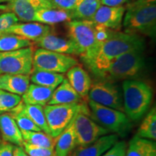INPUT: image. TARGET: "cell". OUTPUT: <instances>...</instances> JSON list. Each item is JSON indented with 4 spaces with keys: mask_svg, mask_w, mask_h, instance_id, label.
Here are the masks:
<instances>
[{
    "mask_svg": "<svg viewBox=\"0 0 156 156\" xmlns=\"http://www.w3.org/2000/svg\"><path fill=\"white\" fill-rule=\"evenodd\" d=\"M144 46L143 39L138 35L113 32L101 44L87 67L95 75L100 76L119 56L135 48Z\"/></svg>",
    "mask_w": 156,
    "mask_h": 156,
    "instance_id": "cell-1",
    "label": "cell"
},
{
    "mask_svg": "<svg viewBox=\"0 0 156 156\" xmlns=\"http://www.w3.org/2000/svg\"><path fill=\"white\" fill-rule=\"evenodd\" d=\"M123 26L124 33L145 35L151 38L155 36L156 5L136 0L128 5Z\"/></svg>",
    "mask_w": 156,
    "mask_h": 156,
    "instance_id": "cell-2",
    "label": "cell"
},
{
    "mask_svg": "<svg viewBox=\"0 0 156 156\" xmlns=\"http://www.w3.org/2000/svg\"><path fill=\"white\" fill-rule=\"evenodd\" d=\"M124 112L131 121L143 117L153 101L152 87L145 82L127 80L122 83Z\"/></svg>",
    "mask_w": 156,
    "mask_h": 156,
    "instance_id": "cell-3",
    "label": "cell"
},
{
    "mask_svg": "<svg viewBox=\"0 0 156 156\" xmlns=\"http://www.w3.org/2000/svg\"><path fill=\"white\" fill-rule=\"evenodd\" d=\"M144 47L135 48L119 56L99 77L107 81L134 80L145 68Z\"/></svg>",
    "mask_w": 156,
    "mask_h": 156,
    "instance_id": "cell-4",
    "label": "cell"
},
{
    "mask_svg": "<svg viewBox=\"0 0 156 156\" xmlns=\"http://www.w3.org/2000/svg\"><path fill=\"white\" fill-rule=\"evenodd\" d=\"M67 28L69 38L77 46L80 56L87 66L100 46L95 23L88 20H73L67 23Z\"/></svg>",
    "mask_w": 156,
    "mask_h": 156,
    "instance_id": "cell-5",
    "label": "cell"
},
{
    "mask_svg": "<svg viewBox=\"0 0 156 156\" xmlns=\"http://www.w3.org/2000/svg\"><path fill=\"white\" fill-rule=\"evenodd\" d=\"M91 118L97 124L115 133L118 136H126L131 130L132 124L124 112L109 108L88 100Z\"/></svg>",
    "mask_w": 156,
    "mask_h": 156,
    "instance_id": "cell-6",
    "label": "cell"
},
{
    "mask_svg": "<svg viewBox=\"0 0 156 156\" xmlns=\"http://www.w3.org/2000/svg\"><path fill=\"white\" fill-rule=\"evenodd\" d=\"M90 109L85 102L74 117L77 146L90 145L98 138L109 134L108 130L90 118Z\"/></svg>",
    "mask_w": 156,
    "mask_h": 156,
    "instance_id": "cell-7",
    "label": "cell"
},
{
    "mask_svg": "<svg viewBox=\"0 0 156 156\" xmlns=\"http://www.w3.org/2000/svg\"><path fill=\"white\" fill-rule=\"evenodd\" d=\"M34 53L32 46L0 52V75H30L33 71Z\"/></svg>",
    "mask_w": 156,
    "mask_h": 156,
    "instance_id": "cell-8",
    "label": "cell"
},
{
    "mask_svg": "<svg viewBox=\"0 0 156 156\" xmlns=\"http://www.w3.org/2000/svg\"><path fill=\"white\" fill-rule=\"evenodd\" d=\"M78 64L73 56L38 48L33 57V70L46 71L56 73H65Z\"/></svg>",
    "mask_w": 156,
    "mask_h": 156,
    "instance_id": "cell-9",
    "label": "cell"
},
{
    "mask_svg": "<svg viewBox=\"0 0 156 156\" xmlns=\"http://www.w3.org/2000/svg\"><path fill=\"white\" fill-rule=\"evenodd\" d=\"M84 103L85 101L73 104L46 105L44 106L45 117L52 137L56 139L64 131Z\"/></svg>",
    "mask_w": 156,
    "mask_h": 156,
    "instance_id": "cell-10",
    "label": "cell"
},
{
    "mask_svg": "<svg viewBox=\"0 0 156 156\" xmlns=\"http://www.w3.org/2000/svg\"><path fill=\"white\" fill-rule=\"evenodd\" d=\"M87 98L102 106L124 112L122 92L113 82L103 80L92 83Z\"/></svg>",
    "mask_w": 156,
    "mask_h": 156,
    "instance_id": "cell-11",
    "label": "cell"
},
{
    "mask_svg": "<svg viewBox=\"0 0 156 156\" xmlns=\"http://www.w3.org/2000/svg\"><path fill=\"white\" fill-rule=\"evenodd\" d=\"M39 48L64 54L80 55V51L75 43L70 39H66L55 35L48 34L36 40Z\"/></svg>",
    "mask_w": 156,
    "mask_h": 156,
    "instance_id": "cell-12",
    "label": "cell"
},
{
    "mask_svg": "<svg viewBox=\"0 0 156 156\" xmlns=\"http://www.w3.org/2000/svg\"><path fill=\"white\" fill-rule=\"evenodd\" d=\"M124 13L125 8L122 6L108 7L101 5L91 20L110 30H117L121 27Z\"/></svg>",
    "mask_w": 156,
    "mask_h": 156,
    "instance_id": "cell-13",
    "label": "cell"
},
{
    "mask_svg": "<svg viewBox=\"0 0 156 156\" xmlns=\"http://www.w3.org/2000/svg\"><path fill=\"white\" fill-rule=\"evenodd\" d=\"M51 27L50 25L41 24L36 22L17 23L12 25L5 30L0 33L2 34H11L22 36L30 41H36L41 37L50 34Z\"/></svg>",
    "mask_w": 156,
    "mask_h": 156,
    "instance_id": "cell-14",
    "label": "cell"
},
{
    "mask_svg": "<svg viewBox=\"0 0 156 156\" xmlns=\"http://www.w3.org/2000/svg\"><path fill=\"white\" fill-rule=\"evenodd\" d=\"M116 134H106L85 146H77L68 156H101L118 141Z\"/></svg>",
    "mask_w": 156,
    "mask_h": 156,
    "instance_id": "cell-15",
    "label": "cell"
},
{
    "mask_svg": "<svg viewBox=\"0 0 156 156\" xmlns=\"http://www.w3.org/2000/svg\"><path fill=\"white\" fill-rule=\"evenodd\" d=\"M7 9L23 22H34L35 13L39 9L44 8L39 0H9Z\"/></svg>",
    "mask_w": 156,
    "mask_h": 156,
    "instance_id": "cell-16",
    "label": "cell"
},
{
    "mask_svg": "<svg viewBox=\"0 0 156 156\" xmlns=\"http://www.w3.org/2000/svg\"><path fill=\"white\" fill-rule=\"evenodd\" d=\"M67 76L71 86L83 100H87L92 85V80L88 73L80 65L77 64L68 70Z\"/></svg>",
    "mask_w": 156,
    "mask_h": 156,
    "instance_id": "cell-17",
    "label": "cell"
},
{
    "mask_svg": "<svg viewBox=\"0 0 156 156\" xmlns=\"http://www.w3.org/2000/svg\"><path fill=\"white\" fill-rule=\"evenodd\" d=\"M0 132L4 141L23 147L24 140L21 131L9 114H0Z\"/></svg>",
    "mask_w": 156,
    "mask_h": 156,
    "instance_id": "cell-18",
    "label": "cell"
},
{
    "mask_svg": "<svg viewBox=\"0 0 156 156\" xmlns=\"http://www.w3.org/2000/svg\"><path fill=\"white\" fill-rule=\"evenodd\" d=\"M84 100L64 78L62 83L56 87L52 93L48 105L73 104L82 103Z\"/></svg>",
    "mask_w": 156,
    "mask_h": 156,
    "instance_id": "cell-19",
    "label": "cell"
},
{
    "mask_svg": "<svg viewBox=\"0 0 156 156\" xmlns=\"http://www.w3.org/2000/svg\"><path fill=\"white\" fill-rule=\"evenodd\" d=\"M30 75H0V90L18 95H23L30 85Z\"/></svg>",
    "mask_w": 156,
    "mask_h": 156,
    "instance_id": "cell-20",
    "label": "cell"
},
{
    "mask_svg": "<svg viewBox=\"0 0 156 156\" xmlns=\"http://www.w3.org/2000/svg\"><path fill=\"white\" fill-rule=\"evenodd\" d=\"M76 146V136L73 118L69 125L56 138V143L54 146L55 155L68 156Z\"/></svg>",
    "mask_w": 156,
    "mask_h": 156,
    "instance_id": "cell-21",
    "label": "cell"
},
{
    "mask_svg": "<svg viewBox=\"0 0 156 156\" xmlns=\"http://www.w3.org/2000/svg\"><path fill=\"white\" fill-rule=\"evenodd\" d=\"M54 90L41 85L30 84L22 96V101L25 104L39 105L45 106L50 101Z\"/></svg>",
    "mask_w": 156,
    "mask_h": 156,
    "instance_id": "cell-22",
    "label": "cell"
},
{
    "mask_svg": "<svg viewBox=\"0 0 156 156\" xmlns=\"http://www.w3.org/2000/svg\"><path fill=\"white\" fill-rule=\"evenodd\" d=\"M72 20L70 11L59 9L41 8L35 13L34 22L44 25H54Z\"/></svg>",
    "mask_w": 156,
    "mask_h": 156,
    "instance_id": "cell-23",
    "label": "cell"
},
{
    "mask_svg": "<svg viewBox=\"0 0 156 156\" xmlns=\"http://www.w3.org/2000/svg\"><path fill=\"white\" fill-rule=\"evenodd\" d=\"M125 156H156V143L135 135L129 142Z\"/></svg>",
    "mask_w": 156,
    "mask_h": 156,
    "instance_id": "cell-24",
    "label": "cell"
},
{
    "mask_svg": "<svg viewBox=\"0 0 156 156\" xmlns=\"http://www.w3.org/2000/svg\"><path fill=\"white\" fill-rule=\"evenodd\" d=\"M18 107L20 110L25 116H28L42 132L50 135L49 128L45 117L44 107L39 105L25 104L23 101L19 103Z\"/></svg>",
    "mask_w": 156,
    "mask_h": 156,
    "instance_id": "cell-25",
    "label": "cell"
},
{
    "mask_svg": "<svg viewBox=\"0 0 156 156\" xmlns=\"http://www.w3.org/2000/svg\"><path fill=\"white\" fill-rule=\"evenodd\" d=\"M101 5V0H77L74 9L70 11L72 19L91 20Z\"/></svg>",
    "mask_w": 156,
    "mask_h": 156,
    "instance_id": "cell-26",
    "label": "cell"
},
{
    "mask_svg": "<svg viewBox=\"0 0 156 156\" xmlns=\"http://www.w3.org/2000/svg\"><path fill=\"white\" fill-rule=\"evenodd\" d=\"M30 75H32L30 77V80L34 84L54 90H55L65 78L62 74L38 70H33Z\"/></svg>",
    "mask_w": 156,
    "mask_h": 156,
    "instance_id": "cell-27",
    "label": "cell"
},
{
    "mask_svg": "<svg viewBox=\"0 0 156 156\" xmlns=\"http://www.w3.org/2000/svg\"><path fill=\"white\" fill-rule=\"evenodd\" d=\"M25 142L38 147L54 149L56 139L44 132L20 130Z\"/></svg>",
    "mask_w": 156,
    "mask_h": 156,
    "instance_id": "cell-28",
    "label": "cell"
},
{
    "mask_svg": "<svg viewBox=\"0 0 156 156\" xmlns=\"http://www.w3.org/2000/svg\"><path fill=\"white\" fill-rule=\"evenodd\" d=\"M32 42L22 36L11 34H0V52L10 51L32 46Z\"/></svg>",
    "mask_w": 156,
    "mask_h": 156,
    "instance_id": "cell-29",
    "label": "cell"
},
{
    "mask_svg": "<svg viewBox=\"0 0 156 156\" xmlns=\"http://www.w3.org/2000/svg\"><path fill=\"white\" fill-rule=\"evenodd\" d=\"M136 136L144 139L155 140L156 139V109L151 108L147 113L138 129Z\"/></svg>",
    "mask_w": 156,
    "mask_h": 156,
    "instance_id": "cell-30",
    "label": "cell"
},
{
    "mask_svg": "<svg viewBox=\"0 0 156 156\" xmlns=\"http://www.w3.org/2000/svg\"><path fill=\"white\" fill-rule=\"evenodd\" d=\"M11 116L14 119L15 122L20 130L25 131H35L41 132V130L31 121L28 116H26L20 110L18 105L12 108L9 113Z\"/></svg>",
    "mask_w": 156,
    "mask_h": 156,
    "instance_id": "cell-31",
    "label": "cell"
},
{
    "mask_svg": "<svg viewBox=\"0 0 156 156\" xmlns=\"http://www.w3.org/2000/svg\"><path fill=\"white\" fill-rule=\"evenodd\" d=\"M22 101L20 95L0 90V114L9 112Z\"/></svg>",
    "mask_w": 156,
    "mask_h": 156,
    "instance_id": "cell-32",
    "label": "cell"
},
{
    "mask_svg": "<svg viewBox=\"0 0 156 156\" xmlns=\"http://www.w3.org/2000/svg\"><path fill=\"white\" fill-rule=\"evenodd\" d=\"M23 146L25 152L28 156H56L54 149L38 147L25 142Z\"/></svg>",
    "mask_w": 156,
    "mask_h": 156,
    "instance_id": "cell-33",
    "label": "cell"
},
{
    "mask_svg": "<svg viewBox=\"0 0 156 156\" xmlns=\"http://www.w3.org/2000/svg\"><path fill=\"white\" fill-rule=\"evenodd\" d=\"M19 19L14 13L8 12L0 15V33L5 30L12 25L17 24Z\"/></svg>",
    "mask_w": 156,
    "mask_h": 156,
    "instance_id": "cell-34",
    "label": "cell"
},
{
    "mask_svg": "<svg viewBox=\"0 0 156 156\" xmlns=\"http://www.w3.org/2000/svg\"><path fill=\"white\" fill-rule=\"evenodd\" d=\"M127 145L124 141H117L101 156H125Z\"/></svg>",
    "mask_w": 156,
    "mask_h": 156,
    "instance_id": "cell-35",
    "label": "cell"
},
{
    "mask_svg": "<svg viewBox=\"0 0 156 156\" xmlns=\"http://www.w3.org/2000/svg\"><path fill=\"white\" fill-rule=\"evenodd\" d=\"M76 1L77 0H52V3L55 9L72 11L75 7Z\"/></svg>",
    "mask_w": 156,
    "mask_h": 156,
    "instance_id": "cell-36",
    "label": "cell"
},
{
    "mask_svg": "<svg viewBox=\"0 0 156 156\" xmlns=\"http://www.w3.org/2000/svg\"><path fill=\"white\" fill-rule=\"evenodd\" d=\"M0 156H13V145L9 142L0 143Z\"/></svg>",
    "mask_w": 156,
    "mask_h": 156,
    "instance_id": "cell-37",
    "label": "cell"
},
{
    "mask_svg": "<svg viewBox=\"0 0 156 156\" xmlns=\"http://www.w3.org/2000/svg\"><path fill=\"white\" fill-rule=\"evenodd\" d=\"M128 0H101V5L108 7H119Z\"/></svg>",
    "mask_w": 156,
    "mask_h": 156,
    "instance_id": "cell-38",
    "label": "cell"
},
{
    "mask_svg": "<svg viewBox=\"0 0 156 156\" xmlns=\"http://www.w3.org/2000/svg\"><path fill=\"white\" fill-rule=\"evenodd\" d=\"M13 156H28L25 153L23 147L13 146Z\"/></svg>",
    "mask_w": 156,
    "mask_h": 156,
    "instance_id": "cell-39",
    "label": "cell"
},
{
    "mask_svg": "<svg viewBox=\"0 0 156 156\" xmlns=\"http://www.w3.org/2000/svg\"><path fill=\"white\" fill-rule=\"evenodd\" d=\"M42 4L44 8L47 9H55L54 7L52 0H39Z\"/></svg>",
    "mask_w": 156,
    "mask_h": 156,
    "instance_id": "cell-40",
    "label": "cell"
},
{
    "mask_svg": "<svg viewBox=\"0 0 156 156\" xmlns=\"http://www.w3.org/2000/svg\"><path fill=\"white\" fill-rule=\"evenodd\" d=\"M0 10L2 11H7V6L6 5H2V4H0Z\"/></svg>",
    "mask_w": 156,
    "mask_h": 156,
    "instance_id": "cell-41",
    "label": "cell"
},
{
    "mask_svg": "<svg viewBox=\"0 0 156 156\" xmlns=\"http://www.w3.org/2000/svg\"><path fill=\"white\" fill-rule=\"evenodd\" d=\"M142 1L145 2L147 3H155L156 0H142Z\"/></svg>",
    "mask_w": 156,
    "mask_h": 156,
    "instance_id": "cell-42",
    "label": "cell"
},
{
    "mask_svg": "<svg viewBox=\"0 0 156 156\" xmlns=\"http://www.w3.org/2000/svg\"><path fill=\"white\" fill-rule=\"evenodd\" d=\"M9 0H0V4L5 3V2H8Z\"/></svg>",
    "mask_w": 156,
    "mask_h": 156,
    "instance_id": "cell-43",
    "label": "cell"
},
{
    "mask_svg": "<svg viewBox=\"0 0 156 156\" xmlns=\"http://www.w3.org/2000/svg\"><path fill=\"white\" fill-rule=\"evenodd\" d=\"M2 12V10H0V12Z\"/></svg>",
    "mask_w": 156,
    "mask_h": 156,
    "instance_id": "cell-44",
    "label": "cell"
}]
</instances>
